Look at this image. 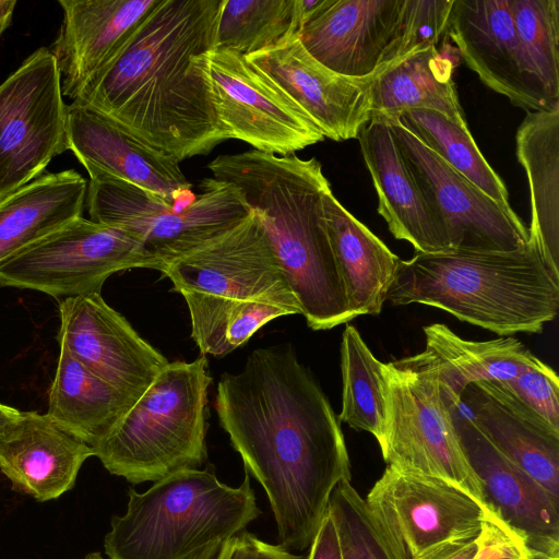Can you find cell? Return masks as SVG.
I'll return each mask as SVG.
<instances>
[{
    "label": "cell",
    "mask_w": 559,
    "mask_h": 559,
    "mask_svg": "<svg viewBox=\"0 0 559 559\" xmlns=\"http://www.w3.org/2000/svg\"><path fill=\"white\" fill-rule=\"evenodd\" d=\"M224 1L160 0L73 102L179 163L209 154L229 140L209 75Z\"/></svg>",
    "instance_id": "obj_2"
},
{
    "label": "cell",
    "mask_w": 559,
    "mask_h": 559,
    "mask_svg": "<svg viewBox=\"0 0 559 559\" xmlns=\"http://www.w3.org/2000/svg\"><path fill=\"white\" fill-rule=\"evenodd\" d=\"M85 559H103V557L99 552L96 551L86 555Z\"/></svg>",
    "instance_id": "obj_45"
},
{
    "label": "cell",
    "mask_w": 559,
    "mask_h": 559,
    "mask_svg": "<svg viewBox=\"0 0 559 559\" xmlns=\"http://www.w3.org/2000/svg\"><path fill=\"white\" fill-rule=\"evenodd\" d=\"M310 13L307 0H225L216 47L249 56L298 36Z\"/></svg>",
    "instance_id": "obj_31"
},
{
    "label": "cell",
    "mask_w": 559,
    "mask_h": 559,
    "mask_svg": "<svg viewBox=\"0 0 559 559\" xmlns=\"http://www.w3.org/2000/svg\"><path fill=\"white\" fill-rule=\"evenodd\" d=\"M383 377L385 428L379 445L386 464L448 481L496 516L462 449L454 423L459 407L448 399L433 357L424 350L390 361Z\"/></svg>",
    "instance_id": "obj_8"
},
{
    "label": "cell",
    "mask_w": 559,
    "mask_h": 559,
    "mask_svg": "<svg viewBox=\"0 0 559 559\" xmlns=\"http://www.w3.org/2000/svg\"><path fill=\"white\" fill-rule=\"evenodd\" d=\"M365 501L400 559H418L447 542L478 535L490 524L511 532L459 487L389 465Z\"/></svg>",
    "instance_id": "obj_12"
},
{
    "label": "cell",
    "mask_w": 559,
    "mask_h": 559,
    "mask_svg": "<svg viewBox=\"0 0 559 559\" xmlns=\"http://www.w3.org/2000/svg\"><path fill=\"white\" fill-rule=\"evenodd\" d=\"M472 385L530 425L559 438V379L536 356L510 380Z\"/></svg>",
    "instance_id": "obj_34"
},
{
    "label": "cell",
    "mask_w": 559,
    "mask_h": 559,
    "mask_svg": "<svg viewBox=\"0 0 559 559\" xmlns=\"http://www.w3.org/2000/svg\"><path fill=\"white\" fill-rule=\"evenodd\" d=\"M19 415L20 411L11 406L0 404V428L3 427L9 421L15 419Z\"/></svg>",
    "instance_id": "obj_43"
},
{
    "label": "cell",
    "mask_w": 559,
    "mask_h": 559,
    "mask_svg": "<svg viewBox=\"0 0 559 559\" xmlns=\"http://www.w3.org/2000/svg\"><path fill=\"white\" fill-rule=\"evenodd\" d=\"M508 555L530 558L533 552L514 534L490 524L478 535L447 542L418 559H495Z\"/></svg>",
    "instance_id": "obj_38"
},
{
    "label": "cell",
    "mask_w": 559,
    "mask_h": 559,
    "mask_svg": "<svg viewBox=\"0 0 559 559\" xmlns=\"http://www.w3.org/2000/svg\"><path fill=\"white\" fill-rule=\"evenodd\" d=\"M188 559H306L284 546L269 544L246 530L223 540L212 543Z\"/></svg>",
    "instance_id": "obj_40"
},
{
    "label": "cell",
    "mask_w": 559,
    "mask_h": 559,
    "mask_svg": "<svg viewBox=\"0 0 559 559\" xmlns=\"http://www.w3.org/2000/svg\"><path fill=\"white\" fill-rule=\"evenodd\" d=\"M324 216L338 272L354 317L377 316L395 278L401 259L352 215L329 189Z\"/></svg>",
    "instance_id": "obj_24"
},
{
    "label": "cell",
    "mask_w": 559,
    "mask_h": 559,
    "mask_svg": "<svg viewBox=\"0 0 559 559\" xmlns=\"http://www.w3.org/2000/svg\"><path fill=\"white\" fill-rule=\"evenodd\" d=\"M453 2L454 0H403L399 23L380 68L409 53L429 47L439 48L448 33Z\"/></svg>",
    "instance_id": "obj_37"
},
{
    "label": "cell",
    "mask_w": 559,
    "mask_h": 559,
    "mask_svg": "<svg viewBox=\"0 0 559 559\" xmlns=\"http://www.w3.org/2000/svg\"><path fill=\"white\" fill-rule=\"evenodd\" d=\"M207 358L173 361L93 449L103 466L131 484L199 468L206 459Z\"/></svg>",
    "instance_id": "obj_6"
},
{
    "label": "cell",
    "mask_w": 559,
    "mask_h": 559,
    "mask_svg": "<svg viewBox=\"0 0 559 559\" xmlns=\"http://www.w3.org/2000/svg\"><path fill=\"white\" fill-rule=\"evenodd\" d=\"M516 156L530 188L527 243L559 276V107L527 111L516 132Z\"/></svg>",
    "instance_id": "obj_25"
},
{
    "label": "cell",
    "mask_w": 559,
    "mask_h": 559,
    "mask_svg": "<svg viewBox=\"0 0 559 559\" xmlns=\"http://www.w3.org/2000/svg\"><path fill=\"white\" fill-rule=\"evenodd\" d=\"M128 498L127 511L112 516L104 538L109 559H188L261 514L248 472L230 487L207 469H182L144 492L130 488Z\"/></svg>",
    "instance_id": "obj_5"
},
{
    "label": "cell",
    "mask_w": 559,
    "mask_h": 559,
    "mask_svg": "<svg viewBox=\"0 0 559 559\" xmlns=\"http://www.w3.org/2000/svg\"><path fill=\"white\" fill-rule=\"evenodd\" d=\"M454 423L490 511L531 552L559 558V500L500 453L469 415L454 412Z\"/></svg>",
    "instance_id": "obj_18"
},
{
    "label": "cell",
    "mask_w": 559,
    "mask_h": 559,
    "mask_svg": "<svg viewBox=\"0 0 559 559\" xmlns=\"http://www.w3.org/2000/svg\"><path fill=\"white\" fill-rule=\"evenodd\" d=\"M207 168L237 188L261 223L308 326L330 330L355 319L326 229L331 186L320 162L251 150L219 155Z\"/></svg>",
    "instance_id": "obj_3"
},
{
    "label": "cell",
    "mask_w": 559,
    "mask_h": 559,
    "mask_svg": "<svg viewBox=\"0 0 559 559\" xmlns=\"http://www.w3.org/2000/svg\"><path fill=\"white\" fill-rule=\"evenodd\" d=\"M378 194V213L391 234L420 253L450 250L447 234L428 205L394 138L381 117H372L357 135Z\"/></svg>",
    "instance_id": "obj_22"
},
{
    "label": "cell",
    "mask_w": 559,
    "mask_h": 559,
    "mask_svg": "<svg viewBox=\"0 0 559 559\" xmlns=\"http://www.w3.org/2000/svg\"><path fill=\"white\" fill-rule=\"evenodd\" d=\"M138 267L165 270L130 233L81 216L3 261L0 286L64 299L100 294L110 275Z\"/></svg>",
    "instance_id": "obj_10"
},
{
    "label": "cell",
    "mask_w": 559,
    "mask_h": 559,
    "mask_svg": "<svg viewBox=\"0 0 559 559\" xmlns=\"http://www.w3.org/2000/svg\"><path fill=\"white\" fill-rule=\"evenodd\" d=\"M87 181L74 169L45 174L0 199V264L81 217Z\"/></svg>",
    "instance_id": "obj_27"
},
{
    "label": "cell",
    "mask_w": 559,
    "mask_h": 559,
    "mask_svg": "<svg viewBox=\"0 0 559 559\" xmlns=\"http://www.w3.org/2000/svg\"><path fill=\"white\" fill-rule=\"evenodd\" d=\"M427 350L436 360L440 381L457 408L462 394L481 381H506L516 377L535 357L511 336L475 342L455 334L442 323L424 328Z\"/></svg>",
    "instance_id": "obj_29"
},
{
    "label": "cell",
    "mask_w": 559,
    "mask_h": 559,
    "mask_svg": "<svg viewBox=\"0 0 559 559\" xmlns=\"http://www.w3.org/2000/svg\"><path fill=\"white\" fill-rule=\"evenodd\" d=\"M67 106L57 60L46 47L0 84V199L68 150Z\"/></svg>",
    "instance_id": "obj_11"
},
{
    "label": "cell",
    "mask_w": 559,
    "mask_h": 559,
    "mask_svg": "<svg viewBox=\"0 0 559 559\" xmlns=\"http://www.w3.org/2000/svg\"><path fill=\"white\" fill-rule=\"evenodd\" d=\"M93 449L58 427L47 415L20 412L0 428V471L14 489L38 501L73 488Z\"/></svg>",
    "instance_id": "obj_23"
},
{
    "label": "cell",
    "mask_w": 559,
    "mask_h": 559,
    "mask_svg": "<svg viewBox=\"0 0 559 559\" xmlns=\"http://www.w3.org/2000/svg\"><path fill=\"white\" fill-rule=\"evenodd\" d=\"M215 409L267 496L281 545L310 547L334 488L352 479L340 423L312 373L290 346L254 349L221 377Z\"/></svg>",
    "instance_id": "obj_1"
},
{
    "label": "cell",
    "mask_w": 559,
    "mask_h": 559,
    "mask_svg": "<svg viewBox=\"0 0 559 559\" xmlns=\"http://www.w3.org/2000/svg\"><path fill=\"white\" fill-rule=\"evenodd\" d=\"M461 402L492 445L559 500V438L530 425L475 385L464 391Z\"/></svg>",
    "instance_id": "obj_30"
},
{
    "label": "cell",
    "mask_w": 559,
    "mask_h": 559,
    "mask_svg": "<svg viewBox=\"0 0 559 559\" xmlns=\"http://www.w3.org/2000/svg\"><path fill=\"white\" fill-rule=\"evenodd\" d=\"M16 3L15 0H0V37L11 25Z\"/></svg>",
    "instance_id": "obj_42"
},
{
    "label": "cell",
    "mask_w": 559,
    "mask_h": 559,
    "mask_svg": "<svg viewBox=\"0 0 559 559\" xmlns=\"http://www.w3.org/2000/svg\"><path fill=\"white\" fill-rule=\"evenodd\" d=\"M160 0H59L63 22L49 48L73 100L128 45Z\"/></svg>",
    "instance_id": "obj_20"
},
{
    "label": "cell",
    "mask_w": 559,
    "mask_h": 559,
    "mask_svg": "<svg viewBox=\"0 0 559 559\" xmlns=\"http://www.w3.org/2000/svg\"><path fill=\"white\" fill-rule=\"evenodd\" d=\"M135 402L136 399L88 371L59 344L58 365L46 414L58 427L94 448Z\"/></svg>",
    "instance_id": "obj_28"
},
{
    "label": "cell",
    "mask_w": 559,
    "mask_h": 559,
    "mask_svg": "<svg viewBox=\"0 0 559 559\" xmlns=\"http://www.w3.org/2000/svg\"><path fill=\"white\" fill-rule=\"evenodd\" d=\"M447 35L480 81L514 106L555 109L520 44L510 0H454Z\"/></svg>",
    "instance_id": "obj_16"
},
{
    "label": "cell",
    "mask_w": 559,
    "mask_h": 559,
    "mask_svg": "<svg viewBox=\"0 0 559 559\" xmlns=\"http://www.w3.org/2000/svg\"><path fill=\"white\" fill-rule=\"evenodd\" d=\"M209 75L229 139L283 156L324 140L308 115L243 55L216 47L209 56Z\"/></svg>",
    "instance_id": "obj_13"
},
{
    "label": "cell",
    "mask_w": 559,
    "mask_h": 559,
    "mask_svg": "<svg viewBox=\"0 0 559 559\" xmlns=\"http://www.w3.org/2000/svg\"><path fill=\"white\" fill-rule=\"evenodd\" d=\"M532 559H559V558H550V557H547V556H544V555L533 554V558Z\"/></svg>",
    "instance_id": "obj_46"
},
{
    "label": "cell",
    "mask_w": 559,
    "mask_h": 559,
    "mask_svg": "<svg viewBox=\"0 0 559 559\" xmlns=\"http://www.w3.org/2000/svg\"><path fill=\"white\" fill-rule=\"evenodd\" d=\"M532 558H533V555L530 558H523V557L515 556V555H508V556H501V557H498L495 559H532Z\"/></svg>",
    "instance_id": "obj_44"
},
{
    "label": "cell",
    "mask_w": 559,
    "mask_h": 559,
    "mask_svg": "<svg viewBox=\"0 0 559 559\" xmlns=\"http://www.w3.org/2000/svg\"><path fill=\"white\" fill-rule=\"evenodd\" d=\"M453 169L506 209H512L499 175L485 159L468 128L429 109H411L393 117Z\"/></svg>",
    "instance_id": "obj_33"
},
{
    "label": "cell",
    "mask_w": 559,
    "mask_h": 559,
    "mask_svg": "<svg viewBox=\"0 0 559 559\" xmlns=\"http://www.w3.org/2000/svg\"><path fill=\"white\" fill-rule=\"evenodd\" d=\"M57 340L88 371L139 399L168 365L100 294L59 301Z\"/></svg>",
    "instance_id": "obj_15"
},
{
    "label": "cell",
    "mask_w": 559,
    "mask_h": 559,
    "mask_svg": "<svg viewBox=\"0 0 559 559\" xmlns=\"http://www.w3.org/2000/svg\"><path fill=\"white\" fill-rule=\"evenodd\" d=\"M84 167L90 176L85 200L90 219L130 233L165 270L251 214L235 186L213 177L201 181V193L191 202L175 205L92 166Z\"/></svg>",
    "instance_id": "obj_9"
},
{
    "label": "cell",
    "mask_w": 559,
    "mask_h": 559,
    "mask_svg": "<svg viewBox=\"0 0 559 559\" xmlns=\"http://www.w3.org/2000/svg\"><path fill=\"white\" fill-rule=\"evenodd\" d=\"M383 367L358 330L346 325L341 343L343 391L338 419L355 430L371 433L379 444L384 436L386 411Z\"/></svg>",
    "instance_id": "obj_32"
},
{
    "label": "cell",
    "mask_w": 559,
    "mask_h": 559,
    "mask_svg": "<svg viewBox=\"0 0 559 559\" xmlns=\"http://www.w3.org/2000/svg\"><path fill=\"white\" fill-rule=\"evenodd\" d=\"M383 119L443 227L450 249L511 251L527 243V228L512 209L503 207L484 193L397 119Z\"/></svg>",
    "instance_id": "obj_14"
},
{
    "label": "cell",
    "mask_w": 559,
    "mask_h": 559,
    "mask_svg": "<svg viewBox=\"0 0 559 559\" xmlns=\"http://www.w3.org/2000/svg\"><path fill=\"white\" fill-rule=\"evenodd\" d=\"M386 300L442 309L500 336L540 333L559 309V276L528 243L511 251L450 249L401 260Z\"/></svg>",
    "instance_id": "obj_4"
},
{
    "label": "cell",
    "mask_w": 559,
    "mask_h": 559,
    "mask_svg": "<svg viewBox=\"0 0 559 559\" xmlns=\"http://www.w3.org/2000/svg\"><path fill=\"white\" fill-rule=\"evenodd\" d=\"M301 313L295 296H271L241 305L229 317L225 338L229 350L245 344L269 321L287 314Z\"/></svg>",
    "instance_id": "obj_39"
},
{
    "label": "cell",
    "mask_w": 559,
    "mask_h": 559,
    "mask_svg": "<svg viewBox=\"0 0 559 559\" xmlns=\"http://www.w3.org/2000/svg\"><path fill=\"white\" fill-rule=\"evenodd\" d=\"M454 58L437 47L409 53L372 76L371 118H393L411 109L437 111L467 128L452 79Z\"/></svg>",
    "instance_id": "obj_26"
},
{
    "label": "cell",
    "mask_w": 559,
    "mask_h": 559,
    "mask_svg": "<svg viewBox=\"0 0 559 559\" xmlns=\"http://www.w3.org/2000/svg\"><path fill=\"white\" fill-rule=\"evenodd\" d=\"M403 0H323L304 23L299 40L335 73L367 78L380 68Z\"/></svg>",
    "instance_id": "obj_21"
},
{
    "label": "cell",
    "mask_w": 559,
    "mask_h": 559,
    "mask_svg": "<svg viewBox=\"0 0 559 559\" xmlns=\"http://www.w3.org/2000/svg\"><path fill=\"white\" fill-rule=\"evenodd\" d=\"M316 123L324 138L357 139L371 119L372 76L350 78L328 69L304 48L299 36L249 56Z\"/></svg>",
    "instance_id": "obj_17"
},
{
    "label": "cell",
    "mask_w": 559,
    "mask_h": 559,
    "mask_svg": "<svg viewBox=\"0 0 559 559\" xmlns=\"http://www.w3.org/2000/svg\"><path fill=\"white\" fill-rule=\"evenodd\" d=\"M307 559V558H306Z\"/></svg>",
    "instance_id": "obj_47"
},
{
    "label": "cell",
    "mask_w": 559,
    "mask_h": 559,
    "mask_svg": "<svg viewBox=\"0 0 559 559\" xmlns=\"http://www.w3.org/2000/svg\"><path fill=\"white\" fill-rule=\"evenodd\" d=\"M307 559H341L340 546L333 521L326 515L310 545Z\"/></svg>",
    "instance_id": "obj_41"
},
{
    "label": "cell",
    "mask_w": 559,
    "mask_h": 559,
    "mask_svg": "<svg viewBox=\"0 0 559 559\" xmlns=\"http://www.w3.org/2000/svg\"><path fill=\"white\" fill-rule=\"evenodd\" d=\"M163 274L187 302L191 336L202 355L230 353L226 324L241 305L271 296H295L252 212L234 228L169 263Z\"/></svg>",
    "instance_id": "obj_7"
},
{
    "label": "cell",
    "mask_w": 559,
    "mask_h": 559,
    "mask_svg": "<svg viewBox=\"0 0 559 559\" xmlns=\"http://www.w3.org/2000/svg\"><path fill=\"white\" fill-rule=\"evenodd\" d=\"M67 142L83 166L132 183L170 204L191 202L192 185L179 162L141 142L99 111L67 106Z\"/></svg>",
    "instance_id": "obj_19"
},
{
    "label": "cell",
    "mask_w": 559,
    "mask_h": 559,
    "mask_svg": "<svg viewBox=\"0 0 559 559\" xmlns=\"http://www.w3.org/2000/svg\"><path fill=\"white\" fill-rule=\"evenodd\" d=\"M515 31L551 107H559V0H510Z\"/></svg>",
    "instance_id": "obj_35"
},
{
    "label": "cell",
    "mask_w": 559,
    "mask_h": 559,
    "mask_svg": "<svg viewBox=\"0 0 559 559\" xmlns=\"http://www.w3.org/2000/svg\"><path fill=\"white\" fill-rule=\"evenodd\" d=\"M328 513L336 531L341 559H400L350 481L334 488Z\"/></svg>",
    "instance_id": "obj_36"
}]
</instances>
